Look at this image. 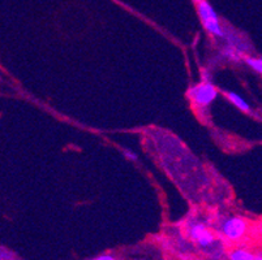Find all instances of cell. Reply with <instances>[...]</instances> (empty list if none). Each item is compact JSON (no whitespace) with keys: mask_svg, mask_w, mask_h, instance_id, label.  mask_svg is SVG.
Listing matches in <instances>:
<instances>
[{"mask_svg":"<svg viewBox=\"0 0 262 260\" xmlns=\"http://www.w3.org/2000/svg\"><path fill=\"white\" fill-rule=\"evenodd\" d=\"M196 3L197 12H199V16L201 18L205 30L214 37H223L225 33H223L222 25H221L218 14L214 11L211 4L208 0H196Z\"/></svg>","mask_w":262,"mask_h":260,"instance_id":"1","label":"cell"},{"mask_svg":"<svg viewBox=\"0 0 262 260\" xmlns=\"http://www.w3.org/2000/svg\"><path fill=\"white\" fill-rule=\"evenodd\" d=\"M188 95H189L192 102L197 107L205 108V107L210 106L214 100L216 99L218 91H216L213 83H210L209 81H205V82L193 86L192 89L189 90V92H188Z\"/></svg>","mask_w":262,"mask_h":260,"instance_id":"2","label":"cell"},{"mask_svg":"<svg viewBox=\"0 0 262 260\" xmlns=\"http://www.w3.org/2000/svg\"><path fill=\"white\" fill-rule=\"evenodd\" d=\"M248 223L242 218H230L222 224V233L227 240L239 241L247 233Z\"/></svg>","mask_w":262,"mask_h":260,"instance_id":"3","label":"cell"},{"mask_svg":"<svg viewBox=\"0 0 262 260\" xmlns=\"http://www.w3.org/2000/svg\"><path fill=\"white\" fill-rule=\"evenodd\" d=\"M189 234L190 238L193 241H196L200 246L202 247L210 246L211 243L214 242V240H215L213 233L204 224H194V225H192V228L189 230Z\"/></svg>","mask_w":262,"mask_h":260,"instance_id":"4","label":"cell"},{"mask_svg":"<svg viewBox=\"0 0 262 260\" xmlns=\"http://www.w3.org/2000/svg\"><path fill=\"white\" fill-rule=\"evenodd\" d=\"M227 99L230 100L231 103L233 104L235 107H237V108L240 109V111L243 112H251V106L247 103V100L244 99V98L240 97L239 94H236V92H227Z\"/></svg>","mask_w":262,"mask_h":260,"instance_id":"5","label":"cell"},{"mask_svg":"<svg viewBox=\"0 0 262 260\" xmlns=\"http://www.w3.org/2000/svg\"><path fill=\"white\" fill-rule=\"evenodd\" d=\"M231 260H252L253 259V254L249 252L248 250L244 249H237L233 250L230 255Z\"/></svg>","mask_w":262,"mask_h":260,"instance_id":"6","label":"cell"},{"mask_svg":"<svg viewBox=\"0 0 262 260\" xmlns=\"http://www.w3.org/2000/svg\"><path fill=\"white\" fill-rule=\"evenodd\" d=\"M247 64L251 66L253 70H256L257 73H261L262 72V60L259 57H247L245 59Z\"/></svg>","mask_w":262,"mask_h":260,"instance_id":"7","label":"cell"},{"mask_svg":"<svg viewBox=\"0 0 262 260\" xmlns=\"http://www.w3.org/2000/svg\"><path fill=\"white\" fill-rule=\"evenodd\" d=\"M223 54H225L228 59H232V60L240 59V54L239 51H237L236 47H228V49H226L225 51H223Z\"/></svg>","mask_w":262,"mask_h":260,"instance_id":"8","label":"cell"},{"mask_svg":"<svg viewBox=\"0 0 262 260\" xmlns=\"http://www.w3.org/2000/svg\"><path fill=\"white\" fill-rule=\"evenodd\" d=\"M124 155H125V157H127L128 160H132V161H137V159H139V156H137V154H135V152L132 151V150H124Z\"/></svg>","mask_w":262,"mask_h":260,"instance_id":"9","label":"cell"},{"mask_svg":"<svg viewBox=\"0 0 262 260\" xmlns=\"http://www.w3.org/2000/svg\"><path fill=\"white\" fill-rule=\"evenodd\" d=\"M94 260H115V257H114L113 255L106 254V255H101V256H98L97 259H94Z\"/></svg>","mask_w":262,"mask_h":260,"instance_id":"10","label":"cell"},{"mask_svg":"<svg viewBox=\"0 0 262 260\" xmlns=\"http://www.w3.org/2000/svg\"><path fill=\"white\" fill-rule=\"evenodd\" d=\"M252 260H262L261 255H253V259Z\"/></svg>","mask_w":262,"mask_h":260,"instance_id":"11","label":"cell"}]
</instances>
